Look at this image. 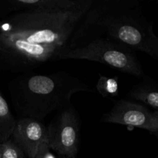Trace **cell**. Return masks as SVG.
<instances>
[{
	"instance_id": "1",
	"label": "cell",
	"mask_w": 158,
	"mask_h": 158,
	"mask_svg": "<svg viewBox=\"0 0 158 158\" xmlns=\"http://www.w3.org/2000/svg\"><path fill=\"white\" fill-rule=\"evenodd\" d=\"M94 0L73 9L34 8L0 20V73H32L59 61Z\"/></svg>"
},
{
	"instance_id": "2",
	"label": "cell",
	"mask_w": 158,
	"mask_h": 158,
	"mask_svg": "<svg viewBox=\"0 0 158 158\" xmlns=\"http://www.w3.org/2000/svg\"><path fill=\"white\" fill-rule=\"evenodd\" d=\"M99 37L144 52L158 62V37L153 22L145 16L137 0H94L73 36L69 49Z\"/></svg>"
},
{
	"instance_id": "3",
	"label": "cell",
	"mask_w": 158,
	"mask_h": 158,
	"mask_svg": "<svg viewBox=\"0 0 158 158\" xmlns=\"http://www.w3.org/2000/svg\"><path fill=\"white\" fill-rule=\"evenodd\" d=\"M19 118L43 121L52 113L71 105V97L80 92H93L89 85L66 71L52 73L19 74L8 85Z\"/></svg>"
},
{
	"instance_id": "4",
	"label": "cell",
	"mask_w": 158,
	"mask_h": 158,
	"mask_svg": "<svg viewBox=\"0 0 158 158\" xmlns=\"http://www.w3.org/2000/svg\"><path fill=\"white\" fill-rule=\"evenodd\" d=\"M65 60L97 62L137 78L146 77L135 51L105 37L96 38L84 45L66 51L59 57V60Z\"/></svg>"
},
{
	"instance_id": "5",
	"label": "cell",
	"mask_w": 158,
	"mask_h": 158,
	"mask_svg": "<svg viewBox=\"0 0 158 158\" xmlns=\"http://www.w3.org/2000/svg\"><path fill=\"white\" fill-rule=\"evenodd\" d=\"M48 143L60 156L77 158L80 144L81 121L71 104L56 112L47 127Z\"/></svg>"
},
{
	"instance_id": "6",
	"label": "cell",
	"mask_w": 158,
	"mask_h": 158,
	"mask_svg": "<svg viewBox=\"0 0 158 158\" xmlns=\"http://www.w3.org/2000/svg\"><path fill=\"white\" fill-rule=\"evenodd\" d=\"M100 122L137 127L154 134L158 140V117L146 106L127 100H117Z\"/></svg>"
},
{
	"instance_id": "7",
	"label": "cell",
	"mask_w": 158,
	"mask_h": 158,
	"mask_svg": "<svg viewBox=\"0 0 158 158\" xmlns=\"http://www.w3.org/2000/svg\"><path fill=\"white\" fill-rule=\"evenodd\" d=\"M11 138L23 149L28 158H35L40 145L48 140L47 127L41 120L19 118Z\"/></svg>"
},
{
	"instance_id": "8",
	"label": "cell",
	"mask_w": 158,
	"mask_h": 158,
	"mask_svg": "<svg viewBox=\"0 0 158 158\" xmlns=\"http://www.w3.org/2000/svg\"><path fill=\"white\" fill-rule=\"evenodd\" d=\"M127 97L157 110L158 83L146 76L128 91Z\"/></svg>"
},
{
	"instance_id": "9",
	"label": "cell",
	"mask_w": 158,
	"mask_h": 158,
	"mask_svg": "<svg viewBox=\"0 0 158 158\" xmlns=\"http://www.w3.org/2000/svg\"><path fill=\"white\" fill-rule=\"evenodd\" d=\"M17 120L0 93V144L12 137Z\"/></svg>"
},
{
	"instance_id": "10",
	"label": "cell",
	"mask_w": 158,
	"mask_h": 158,
	"mask_svg": "<svg viewBox=\"0 0 158 158\" xmlns=\"http://www.w3.org/2000/svg\"><path fill=\"white\" fill-rule=\"evenodd\" d=\"M118 80V76L107 77L100 74L95 86L97 93L103 98L113 100L114 101L117 100V98L119 97Z\"/></svg>"
},
{
	"instance_id": "11",
	"label": "cell",
	"mask_w": 158,
	"mask_h": 158,
	"mask_svg": "<svg viewBox=\"0 0 158 158\" xmlns=\"http://www.w3.org/2000/svg\"><path fill=\"white\" fill-rule=\"evenodd\" d=\"M2 158H26L21 148L12 138L0 144Z\"/></svg>"
},
{
	"instance_id": "12",
	"label": "cell",
	"mask_w": 158,
	"mask_h": 158,
	"mask_svg": "<svg viewBox=\"0 0 158 158\" xmlns=\"http://www.w3.org/2000/svg\"><path fill=\"white\" fill-rule=\"evenodd\" d=\"M19 11L17 0H0V20Z\"/></svg>"
},
{
	"instance_id": "13",
	"label": "cell",
	"mask_w": 158,
	"mask_h": 158,
	"mask_svg": "<svg viewBox=\"0 0 158 158\" xmlns=\"http://www.w3.org/2000/svg\"><path fill=\"white\" fill-rule=\"evenodd\" d=\"M50 151L51 148L48 141L44 142L39 148L35 158H56Z\"/></svg>"
},
{
	"instance_id": "14",
	"label": "cell",
	"mask_w": 158,
	"mask_h": 158,
	"mask_svg": "<svg viewBox=\"0 0 158 158\" xmlns=\"http://www.w3.org/2000/svg\"><path fill=\"white\" fill-rule=\"evenodd\" d=\"M154 113H155L156 115H157L158 117V110H154Z\"/></svg>"
},
{
	"instance_id": "15",
	"label": "cell",
	"mask_w": 158,
	"mask_h": 158,
	"mask_svg": "<svg viewBox=\"0 0 158 158\" xmlns=\"http://www.w3.org/2000/svg\"><path fill=\"white\" fill-rule=\"evenodd\" d=\"M60 158H71V157H64V156H60Z\"/></svg>"
},
{
	"instance_id": "16",
	"label": "cell",
	"mask_w": 158,
	"mask_h": 158,
	"mask_svg": "<svg viewBox=\"0 0 158 158\" xmlns=\"http://www.w3.org/2000/svg\"><path fill=\"white\" fill-rule=\"evenodd\" d=\"M0 158H2V154H1V149H0Z\"/></svg>"
},
{
	"instance_id": "17",
	"label": "cell",
	"mask_w": 158,
	"mask_h": 158,
	"mask_svg": "<svg viewBox=\"0 0 158 158\" xmlns=\"http://www.w3.org/2000/svg\"><path fill=\"white\" fill-rule=\"evenodd\" d=\"M157 158H158V156H157Z\"/></svg>"
},
{
	"instance_id": "18",
	"label": "cell",
	"mask_w": 158,
	"mask_h": 158,
	"mask_svg": "<svg viewBox=\"0 0 158 158\" xmlns=\"http://www.w3.org/2000/svg\"><path fill=\"white\" fill-rule=\"evenodd\" d=\"M157 3H158V2H157Z\"/></svg>"
}]
</instances>
